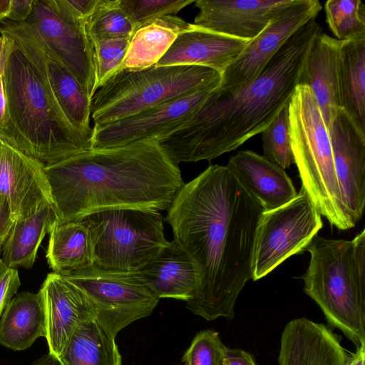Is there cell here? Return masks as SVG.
<instances>
[{
  "mask_svg": "<svg viewBox=\"0 0 365 365\" xmlns=\"http://www.w3.org/2000/svg\"><path fill=\"white\" fill-rule=\"evenodd\" d=\"M0 141H1V138H0Z\"/></svg>",
  "mask_w": 365,
  "mask_h": 365,
  "instance_id": "7dc6e473",
  "label": "cell"
},
{
  "mask_svg": "<svg viewBox=\"0 0 365 365\" xmlns=\"http://www.w3.org/2000/svg\"><path fill=\"white\" fill-rule=\"evenodd\" d=\"M195 0H120V5L135 30L152 20L175 16Z\"/></svg>",
  "mask_w": 365,
  "mask_h": 365,
  "instance_id": "d6a6232c",
  "label": "cell"
},
{
  "mask_svg": "<svg viewBox=\"0 0 365 365\" xmlns=\"http://www.w3.org/2000/svg\"><path fill=\"white\" fill-rule=\"evenodd\" d=\"M39 291L44 305L48 353L58 359L75 330L96 319L97 311L82 289L59 274H48Z\"/></svg>",
  "mask_w": 365,
  "mask_h": 365,
  "instance_id": "2e32d148",
  "label": "cell"
},
{
  "mask_svg": "<svg viewBox=\"0 0 365 365\" xmlns=\"http://www.w3.org/2000/svg\"><path fill=\"white\" fill-rule=\"evenodd\" d=\"M41 336H46V319L41 292L16 293L0 317V344L23 351Z\"/></svg>",
  "mask_w": 365,
  "mask_h": 365,
  "instance_id": "cb8c5ba5",
  "label": "cell"
},
{
  "mask_svg": "<svg viewBox=\"0 0 365 365\" xmlns=\"http://www.w3.org/2000/svg\"><path fill=\"white\" fill-rule=\"evenodd\" d=\"M221 74L200 66H153L121 68L93 94L91 118L104 125L146 109L202 91H214Z\"/></svg>",
  "mask_w": 365,
  "mask_h": 365,
  "instance_id": "8992f818",
  "label": "cell"
},
{
  "mask_svg": "<svg viewBox=\"0 0 365 365\" xmlns=\"http://www.w3.org/2000/svg\"><path fill=\"white\" fill-rule=\"evenodd\" d=\"M24 23L92 98L96 68L86 19L78 15L66 0H34L31 13Z\"/></svg>",
  "mask_w": 365,
  "mask_h": 365,
  "instance_id": "9c48e42d",
  "label": "cell"
},
{
  "mask_svg": "<svg viewBox=\"0 0 365 365\" xmlns=\"http://www.w3.org/2000/svg\"><path fill=\"white\" fill-rule=\"evenodd\" d=\"M322 32L316 19L296 31L249 85L212 91L192 118L158 140L172 161L197 162L232 151L262 133L287 106L309 48Z\"/></svg>",
  "mask_w": 365,
  "mask_h": 365,
  "instance_id": "3957f363",
  "label": "cell"
},
{
  "mask_svg": "<svg viewBox=\"0 0 365 365\" xmlns=\"http://www.w3.org/2000/svg\"><path fill=\"white\" fill-rule=\"evenodd\" d=\"M98 0H66L70 7L80 16L87 19L94 11Z\"/></svg>",
  "mask_w": 365,
  "mask_h": 365,
  "instance_id": "f35d334b",
  "label": "cell"
},
{
  "mask_svg": "<svg viewBox=\"0 0 365 365\" xmlns=\"http://www.w3.org/2000/svg\"><path fill=\"white\" fill-rule=\"evenodd\" d=\"M20 284L17 269L9 267L0 259V317L8 303L16 294Z\"/></svg>",
  "mask_w": 365,
  "mask_h": 365,
  "instance_id": "d590c367",
  "label": "cell"
},
{
  "mask_svg": "<svg viewBox=\"0 0 365 365\" xmlns=\"http://www.w3.org/2000/svg\"><path fill=\"white\" fill-rule=\"evenodd\" d=\"M293 0H195L192 24L214 32L250 41Z\"/></svg>",
  "mask_w": 365,
  "mask_h": 365,
  "instance_id": "e0dca14e",
  "label": "cell"
},
{
  "mask_svg": "<svg viewBox=\"0 0 365 365\" xmlns=\"http://www.w3.org/2000/svg\"><path fill=\"white\" fill-rule=\"evenodd\" d=\"M340 41L322 32L314 39L306 56L299 84L312 90L329 129L340 108L338 92V53Z\"/></svg>",
  "mask_w": 365,
  "mask_h": 365,
  "instance_id": "7402d4cb",
  "label": "cell"
},
{
  "mask_svg": "<svg viewBox=\"0 0 365 365\" xmlns=\"http://www.w3.org/2000/svg\"><path fill=\"white\" fill-rule=\"evenodd\" d=\"M338 92L340 108L365 132V39L340 41Z\"/></svg>",
  "mask_w": 365,
  "mask_h": 365,
  "instance_id": "d4e9b609",
  "label": "cell"
},
{
  "mask_svg": "<svg viewBox=\"0 0 365 365\" xmlns=\"http://www.w3.org/2000/svg\"><path fill=\"white\" fill-rule=\"evenodd\" d=\"M159 298L188 301L200 280L198 265L175 240L135 272Z\"/></svg>",
  "mask_w": 365,
  "mask_h": 365,
  "instance_id": "44dd1931",
  "label": "cell"
},
{
  "mask_svg": "<svg viewBox=\"0 0 365 365\" xmlns=\"http://www.w3.org/2000/svg\"><path fill=\"white\" fill-rule=\"evenodd\" d=\"M263 157L284 170L294 163L291 145L288 105L262 133Z\"/></svg>",
  "mask_w": 365,
  "mask_h": 365,
  "instance_id": "1f68e13d",
  "label": "cell"
},
{
  "mask_svg": "<svg viewBox=\"0 0 365 365\" xmlns=\"http://www.w3.org/2000/svg\"><path fill=\"white\" fill-rule=\"evenodd\" d=\"M44 165L1 139L0 199L14 222L29 217L52 200Z\"/></svg>",
  "mask_w": 365,
  "mask_h": 365,
  "instance_id": "9a60e30c",
  "label": "cell"
},
{
  "mask_svg": "<svg viewBox=\"0 0 365 365\" xmlns=\"http://www.w3.org/2000/svg\"><path fill=\"white\" fill-rule=\"evenodd\" d=\"M247 43L248 41L190 24L178 36L155 66H200L214 69L222 75L238 58Z\"/></svg>",
  "mask_w": 365,
  "mask_h": 365,
  "instance_id": "d6986e66",
  "label": "cell"
},
{
  "mask_svg": "<svg viewBox=\"0 0 365 365\" xmlns=\"http://www.w3.org/2000/svg\"><path fill=\"white\" fill-rule=\"evenodd\" d=\"M324 10L328 26L336 39H365V5L361 0H328Z\"/></svg>",
  "mask_w": 365,
  "mask_h": 365,
  "instance_id": "4dcf8cb0",
  "label": "cell"
},
{
  "mask_svg": "<svg viewBox=\"0 0 365 365\" xmlns=\"http://www.w3.org/2000/svg\"><path fill=\"white\" fill-rule=\"evenodd\" d=\"M322 9L318 0H293L255 38L221 75L216 88L232 92L252 83L299 29L316 19Z\"/></svg>",
  "mask_w": 365,
  "mask_h": 365,
  "instance_id": "7c38bea8",
  "label": "cell"
},
{
  "mask_svg": "<svg viewBox=\"0 0 365 365\" xmlns=\"http://www.w3.org/2000/svg\"><path fill=\"white\" fill-rule=\"evenodd\" d=\"M4 69V68H3ZM6 97L3 81V70L0 72V128L3 125L6 115Z\"/></svg>",
  "mask_w": 365,
  "mask_h": 365,
  "instance_id": "60d3db41",
  "label": "cell"
},
{
  "mask_svg": "<svg viewBox=\"0 0 365 365\" xmlns=\"http://www.w3.org/2000/svg\"><path fill=\"white\" fill-rule=\"evenodd\" d=\"M226 167L264 212L287 204L297 195L283 168L253 151H239Z\"/></svg>",
  "mask_w": 365,
  "mask_h": 365,
  "instance_id": "ffe728a7",
  "label": "cell"
},
{
  "mask_svg": "<svg viewBox=\"0 0 365 365\" xmlns=\"http://www.w3.org/2000/svg\"><path fill=\"white\" fill-rule=\"evenodd\" d=\"M31 365H61L57 358L48 353L35 360Z\"/></svg>",
  "mask_w": 365,
  "mask_h": 365,
  "instance_id": "7bdbcfd3",
  "label": "cell"
},
{
  "mask_svg": "<svg viewBox=\"0 0 365 365\" xmlns=\"http://www.w3.org/2000/svg\"><path fill=\"white\" fill-rule=\"evenodd\" d=\"M94 240L93 267L134 273L156 257L169 244L159 212L113 209L83 218Z\"/></svg>",
  "mask_w": 365,
  "mask_h": 365,
  "instance_id": "ba28073f",
  "label": "cell"
},
{
  "mask_svg": "<svg viewBox=\"0 0 365 365\" xmlns=\"http://www.w3.org/2000/svg\"><path fill=\"white\" fill-rule=\"evenodd\" d=\"M89 36L93 42L131 38L136 31L120 5V0H98L86 19Z\"/></svg>",
  "mask_w": 365,
  "mask_h": 365,
  "instance_id": "f546056e",
  "label": "cell"
},
{
  "mask_svg": "<svg viewBox=\"0 0 365 365\" xmlns=\"http://www.w3.org/2000/svg\"><path fill=\"white\" fill-rule=\"evenodd\" d=\"M302 276L304 291L322 309L328 327L341 331L356 347L365 344V230L353 240L317 235Z\"/></svg>",
  "mask_w": 365,
  "mask_h": 365,
  "instance_id": "5b68a950",
  "label": "cell"
},
{
  "mask_svg": "<svg viewBox=\"0 0 365 365\" xmlns=\"http://www.w3.org/2000/svg\"><path fill=\"white\" fill-rule=\"evenodd\" d=\"M43 169L59 222L113 209L168 210L185 184L156 140L92 148Z\"/></svg>",
  "mask_w": 365,
  "mask_h": 365,
  "instance_id": "7a4b0ae2",
  "label": "cell"
},
{
  "mask_svg": "<svg viewBox=\"0 0 365 365\" xmlns=\"http://www.w3.org/2000/svg\"><path fill=\"white\" fill-rule=\"evenodd\" d=\"M113 336L96 319L81 324L58 360L61 365H121Z\"/></svg>",
  "mask_w": 365,
  "mask_h": 365,
  "instance_id": "83f0119b",
  "label": "cell"
},
{
  "mask_svg": "<svg viewBox=\"0 0 365 365\" xmlns=\"http://www.w3.org/2000/svg\"><path fill=\"white\" fill-rule=\"evenodd\" d=\"M227 347L213 329L199 331L182 356L185 365H219Z\"/></svg>",
  "mask_w": 365,
  "mask_h": 365,
  "instance_id": "e575fe53",
  "label": "cell"
},
{
  "mask_svg": "<svg viewBox=\"0 0 365 365\" xmlns=\"http://www.w3.org/2000/svg\"><path fill=\"white\" fill-rule=\"evenodd\" d=\"M51 204H45L29 217L14 222L3 245L2 261L9 267L31 268L42 240L57 221Z\"/></svg>",
  "mask_w": 365,
  "mask_h": 365,
  "instance_id": "f1b7e54d",
  "label": "cell"
},
{
  "mask_svg": "<svg viewBox=\"0 0 365 365\" xmlns=\"http://www.w3.org/2000/svg\"><path fill=\"white\" fill-rule=\"evenodd\" d=\"M10 0H0V21L7 18L10 9Z\"/></svg>",
  "mask_w": 365,
  "mask_h": 365,
  "instance_id": "ee69618b",
  "label": "cell"
},
{
  "mask_svg": "<svg viewBox=\"0 0 365 365\" xmlns=\"http://www.w3.org/2000/svg\"><path fill=\"white\" fill-rule=\"evenodd\" d=\"M288 112L291 145L302 186L331 225L342 230L354 227L342 204L329 130L309 87L297 85Z\"/></svg>",
  "mask_w": 365,
  "mask_h": 365,
  "instance_id": "52a82bcc",
  "label": "cell"
},
{
  "mask_svg": "<svg viewBox=\"0 0 365 365\" xmlns=\"http://www.w3.org/2000/svg\"><path fill=\"white\" fill-rule=\"evenodd\" d=\"M190 25L173 15L147 22L132 36L121 68L138 70L156 65L178 36Z\"/></svg>",
  "mask_w": 365,
  "mask_h": 365,
  "instance_id": "484cf974",
  "label": "cell"
},
{
  "mask_svg": "<svg viewBox=\"0 0 365 365\" xmlns=\"http://www.w3.org/2000/svg\"><path fill=\"white\" fill-rule=\"evenodd\" d=\"M6 58L5 40L3 36H0V72L3 70Z\"/></svg>",
  "mask_w": 365,
  "mask_h": 365,
  "instance_id": "f6af8a7d",
  "label": "cell"
},
{
  "mask_svg": "<svg viewBox=\"0 0 365 365\" xmlns=\"http://www.w3.org/2000/svg\"><path fill=\"white\" fill-rule=\"evenodd\" d=\"M40 45L44 53L49 83L61 112L75 130L92 138L93 128L90 125L92 98L70 71Z\"/></svg>",
  "mask_w": 365,
  "mask_h": 365,
  "instance_id": "4316f807",
  "label": "cell"
},
{
  "mask_svg": "<svg viewBox=\"0 0 365 365\" xmlns=\"http://www.w3.org/2000/svg\"><path fill=\"white\" fill-rule=\"evenodd\" d=\"M219 365H257V364L252 354L241 349L227 348Z\"/></svg>",
  "mask_w": 365,
  "mask_h": 365,
  "instance_id": "8d00e7d4",
  "label": "cell"
},
{
  "mask_svg": "<svg viewBox=\"0 0 365 365\" xmlns=\"http://www.w3.org/2000/svg\"><path fill=\"white\" fill-rule=\"evenodd\" d=\"M365 344L356 347L355 353L349 355L346 365H365Z\"/></svg>",
  "mask_w": 365,
  "mask_h": 365,
  "instance_id": "b9f144b4",
  "label": "cell"
},
{
  "mask_svg": "<svg viewBox=\"0 0 365 365\" xmlns=\"http://www.w3.org/2000/svg\"><path fill=\"white\" fill-rule=\"evenodd\" d=\"M9 232L3 235L1 237H0V254L2 252L3 245L5 242Z\"/></svg>",
  "mask_w": 365,
  "mask_h": 365,
  "instance_id": "bcb514c9",
  "label": "cell"
},
{
  "mask_svg": "<svg viewBox=\"0 0 365 365\" xmlns=\"http://www.w3.org/2000/svg\"><path fill=\"white\" fill-rule=\"evenodd\" d=\"M131 38H113L93 42L96 68L95 93L121 68Z\"/></svg>",
  "mask_w": 365,
  "mask_h": 365,
  "instance_id": "836d02e7",
  "label": "cell"
},
{
  "mask_svg": "<svg viewBox=\"0 0 365 365\" xmlns=\"http://www.w3.org/2000/svg\"><path fill=\"white\" fill-rule=\"evenodd\" d=\"M10 9L6 19L24 22L32 11L34 0H10Z\"/></svg>",
  "mask_w": 365,
  "mask_h": 365,
  "instance_id": "74e56055",
  "label": "cell"
},
{
  "mask_svg": "<svg viewBox=\"0 0 365 365\" xmlns=\"http://www.w3.org/2000/svg\"><path fill=\"white\" fill-rule=\"evenodd\" d=\"M5 40L3 81L6 115L0 138L44 166L92 149V138L75 130L53 94L43 49L24 22L0 21Z\"/></svg>",
  "mask_w": 365,
  "mask_h": 365,
  "instance_id": "277c9868",
  "label": "cell"
},
{
  "mask_svg": "<svg viewBox=\"0 0 365 365\" xmlns=\"http://www.w3.org/2000/svg\"><path fill=\"white\" fill-rule=\"evenodd\" d=\"M322 226V215L302 186L293 200L264 212L257 230L252 279L265 277L289 257L305 251Z\"/></svg>",
  "mask_w": 365,
  "mask_h": 365,
  "instance_id": "30bf717a",
  "label": "cell"
},
{
  "mask_svg": "<svg viewBox=\"0 0 365 365\" xmlns=\"http://www.w3.org/2000/svg\"><path fill=\"white\" fill-rule=\"evenodd\" d=\"M341 336L323 323L290 320L281 334L279 365H346L349 355Z\"/></svg>",
  "mask_w": 365,
  "mask_h": 365,
  "instance_id": "ac0fdd59",
  "label": "cell"
},
{
  "mask_svg": "<svg viewBox=\"0 0 365 365\" xmlns=\"http://www.w3.org/2000/svg\"><path fill=\"white\" fill-rule=\"evenodd\" d=\"M344 210L356 225L365 205V132L339 108L328 129Z\"/></svg>",
  "mask_w": 365,
  "mask_h": 365,
  "instance_id": "5bb4252c",
  "label": "cell"
},
{
  "mask_svg": "<svg viewBox=\"0 0 365 365\" xmlns=\"http://www.w3.org/2000/svg\"><path fill=\"white\" fill-rule=\"evenodd\" d=\"M264 212L226 166L210 165L178 192L165 220L200 271L199 287L186 302L192 313L207 321L234 318L239 294L252 277Z\"/></svg>",
  "mask_w": 365,
  "mask_h": 365,
  "instance_id": "6da1fadb",
  "label": "cell"
},
{
  "mask_svg": "<svg viewBox=\"0 0 365 365\" xmlns=\"http://www.w3.org/2000/svg\"><path fill=\"white\" fill-rule=\"evenodd\" d=\"M48 234L46 257L53 272L65 274L93 267V236L83 219L57 220Z\"/></svg>",
  "mask_w": 365,
  "mask_h": 365,
  "instance_id": "603a6c76",
  "label": "cell"
},
{
  "mask_svg": "<svg viewBox=\"0 0 365 365\" xmlns=\"http://www.w3.org/2000/svg\"><path fill=\"white\" fill-rule=\"evenodd\" d=\"M82 289L94 304L99 322L116 336L124 327L152 314L159 298L134 273L93 267L60 274Z\"/></svg>",
  "mask_w": 365,
  "mask_h": 365,
  "instance_id": "8fae6325",
  "label": "cell"
},
{
  "mask_svg": "<svg viewBox=\"0 0 365 365\" xmlns=\"http://www.w3.org/2000/svg\"><path fill=\"white\" fill-rule=\"evenodd\" d=\"M212 91L197 92L104 125H94L92 148H115L146 140L158 141L190 120Z\"/></svg>",
  "mask_w": 365,
  "mask_h": 365,
  "instance_id": "4fadbf2b",
  "label": "cell"
},
{
  "mask_svg": "<svg viewBox=\"0 0 365 365\" xmlns=\"http://www.w3.org/2000/svg\"><path fill=\"white\" fill-rule=\"evenodd\" d=\"M14 223L8 205L0 199V237L11 231Z\"/></svg>",
  "mask_w": 365,
  "mask_h": 365,
  "instance_id": "ab89813d",
  "label": "cell"
}]
</instances>
